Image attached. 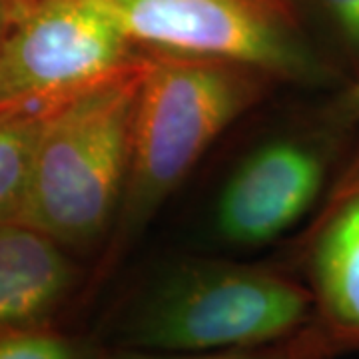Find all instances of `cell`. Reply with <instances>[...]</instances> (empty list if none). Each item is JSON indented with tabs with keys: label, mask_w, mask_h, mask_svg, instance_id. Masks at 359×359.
Returning a JSON list of instances; mask_svg holds the SVG:
<instances>
[{
	"label": "cell",
	"mask_w": 359,
	"mask_h": 359,
	"mask_svg": "<svg viewBox=\"0 0 359 359\" xmlns=\"http://www.w3.org/2000/svg\"><path fill=\"white\" fill-rule=\"evenodd\" d=\"M136 46L318 82L327 68L290 0H84Z\"/></svg>",
	"instance_id": "obj_4"
},
{
	"label": "cell",
	"mask_w": 359,
	"mask_h": 359,
	"mask_svg": "<svg viewBox=\"0 0 359 359\" xmlns=\"http://www.w3.org/2000/svg\"><path fill=\"white\" fill-rule=\"evenodd\" d=\"M347 128L332 114L327 128L259 146L219 196V233L236 244L254 245L290 230L321 198L334 160L335 132Z\"/></svg>",
	"instance_id": "obj_6"
},
{
	"label": "cell",
	"mask_w": 359,
	"mask_h": 359,
	"mask_svg": "<svg viewBox=\"0 0 359 359\" xmlns=\"http://www.w3.org/2000/svg\"><path fill=\"white\" fill-rule=\"evenodd\" d=\"M351 58L359 60V0H313Z\"/></svg>",
	"instance_id": "obj_12"
},
{
	"label": "cell",
	"mask_w": 359,
	"mask_h": 359,
	"mask_svg": "<svg viewBox=\"0 0 359 359\" xmlns=\"http://www.w3.org/2000/svg\"><path fill=\"white\" fill-rule=\"evenodd\" d=\"M313 321L339 353L359 351V150L327 194L304 245Z\"/></svg>",
	"instance_id": "obj_7"
},
{
	"label": "cell",
	"mask_w": 359,
	"mask_h": 359,
	"mask_svg": "<svg viewBox=\"0 0 359 359\" xmlns=\"http://www.w3.org/2000/svg\"><path fill=\"white\" fill-rule=\"evenodd\" d=\"M8 2H11V0H0V30H2V25H4V18H6Z\"/></svg>",
	"instance_id": "obj_14"
},
{
	"label": "cell",
	"mask_w": 359,
	"mask_h": 359,
	"mask_svg": "<svg viewBox=\"0 0 359 359\" xmlns=\"http://www.w3.org/2000/svg\"><path fill=\"white\" fill-rule=\"evenodd\" d=\"M42 114L44 108L0 112V226L20 218Z\"/></svg>",
	"instance_id": "obj_9"
},
{
	"label": "cell",
	"mask_w": 359,
	"mask_h": 359,
	"mask_svg": "<svg viewBox=\"0 0 359 359\" xmlns=\"http://www.w3.org/2000/svg\"><path fill=\"white\" fill-rule=\"evenodd\" d=\"M341 355L334 341L316 321L292 337L269 346L218 351V353H158L124 347H100L96 359H337Z\"/></svg>",
	"instance_id": "obj_10"
},
{
	"label": "cell",
	"mask_w": 359,
	"mask_h": 359,
	"mask_svg": "<svg viewBox=\"0 0 359 359\" xmlns=\"http://www.w3.org/2000/svg\"><path fill=\"white\" fill-rule=\"evenodd\" d=\"M82 283L80 269L52 238L25 224L0 226V334L65 327Z\"/></svg>",
	"instance_id": "obj_8"
},
{
	"label": "cell",
	"mask_w": 359,
	"mask_h": 359,
	"mask_svg": "<svg viewBox=\"0 0 359 359\" xmlns=\"http://www.w3.org/2000/svg\"><path fill=\"white\" fill-rule=\"evenodd\" d=\"M271 78L250 66L146 52L124 192V216L146 218Z\"/></svg>",
	"instance_id": "obj_3"
},
{
	"label": "cell",
	"mask_w": 359,
	"mask_h": 359,
	"mask_svg": "<svg viewBox=\"0 0 359 359\" xmlns=\"http://www.w3.org/2000/svg\"><path fill=\"white\" fill-rule=\"evenodd\" d=\"M146 52L124 70L44 108L16 224L60 245L100 238L126 192Z\"/></svg>",
	"instance_id": "obj_2"
},
{
	"label": "cell",
	"mask_w": 359,
	"mask_h": 359,
	"mask_svg": "<svg viewBox=\"0 0 359 359\" xmlns=\"http://www.w3.org/2000/svg\"><path fill=\"white\" fill-rule=\"evenodd\" d=\"M102 344L66 327H25L0 334V359H96Z\"/></svg>",
	"instance_id": "obj_11"
},
{
	"label": "cell",
	"mask_w": 359,
	"mask_h": 359,
	"mask_svg": "<svg viewBox=\"0 0 359 359\" xmlns=\"http://www.w3.org/2000/svg\"><path fill=\"white\" fill-rule=\"evenodd\" d=\"M140 54L84 0H11L0 30V112L48 108Z\"/></svg>",
	"instance_id": "obj_5"
},
{
	"label": "cell",
	"mask_w": 359,
	"mask_h": 359,
	"mask_svg": "<svg viewBox=\"0 0 359 359\" xmlns=\"http://www.w3.org/2000/svg\"><path fill=\"white\" fill-rule=\"evenodd\" d=\"M330 112L349 128L358 126L359 124V72L358 76L353 78V82L347 86L339 98L332 104Z\"/></svg>",
	"instance_id": "obj_13"
},
{
	"label": "cell",
	"mask_w": 359,
	"mask_h": 359,
	"mask_svg": "<svg viewBox=\"0 0 359 359\" xmlns=\"http://www.w3.org/2000/svg\"><path fill=\"white\" fill-rule=\"evenodd\" d=\"M313 321L308 287L283 269L184 264L116 309L102 346L218 353L292 337Z\"/></svg>",
	"instance_id": "obj_1"
}]
</instances>
